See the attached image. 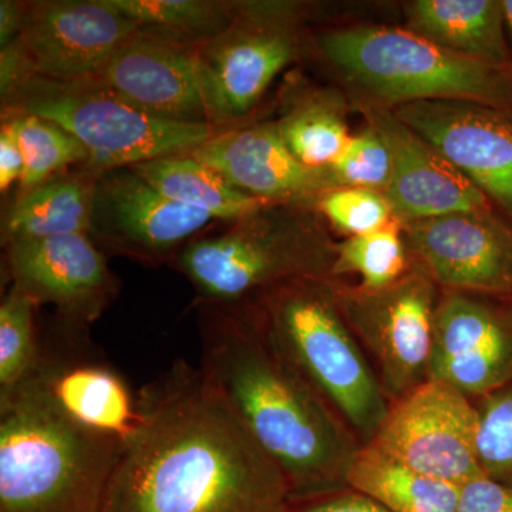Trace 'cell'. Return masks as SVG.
<instances>
[{"label":"cell","instance_id":"obj_1","mask_svg":"<svg viewBox=\"0 0 512 512\" xmlns=\"http://www.w3.org/2000/svg\"><path fill=\"white\" fill-rule=\"evenodd\" d=\"M101 512H288L291 490L201 370L141 393Z\"/></svg>","mask_w":512,"mask_h":512},{"label":"cell","instance_id":"obj_2","mask_svg":"<svg viewBox=\"0 0 512 512\" xmlns=\"http://www.w3.org/2000/svg\"><path fill=\"white\" fill-rule=\"evenodd\" d=\"M195 306L201 373L284 474L292 501L348 488L362 441L275 348L251 301Z\"/></svg>","mask_w":512,"mask_h":512},{"label":"cell","instance_id":"obj_3","mask_svg":"<svg viewBox=\"0 0 512 512\" xmlns=\"http://www.w3.org/2000/svg\"><path fill=\"white\" fill-rule=\"evenodd\" d=\"M121 448L67 417L37 370L0 396V512H101Z\"/></svg>","mask_w":512,"mask_h":512},{"label":"cell","instance_id":"obj_4","mask_svg":"<svg viewBox=\"0 0 512 512\" xmlns=\"http://www.w3.org/2000/svg\"><path fill=\"white\" fill-rule=\"evenodd\" d=\"M249 301L275 348L357 439L370 443L390 400L340 312L333 282L292 279Z\"/></svg>","mask_w":512,"mask_h":512},{"label":"cell","instance_id":"obj_5","mask_svg":"<svg viewBox=\"0 0 512 512\" xmlns=\"http://www.w3.org/2000/svg\"><path fill=\"white\" fill-rule=\"evenodd\" d=\"M316 43L356 93V104L393 110L417 101L458 100L512 110V64L457 55L389 26L328 30Z\"/></svg>","mask_w":512,"mask_h":512},{"label":"cell","instance_id":"obj_6","mask_svg":"<svg viewBox=\"0 0 512 512\" xmlns=\"http://www.w3.org/2000/svg\"><path fill=\"white\" fill-rule=\"evenodd\" d=\"M336 244L312 204H265L198 235L174 259L198 301L238 302L292 279L332 281Z\"/></svg>","mask_w":512,"mask_h":512},{"label":"cell","instance_id":"obj_7","mask_svg":"<svg viewBox=\"0 0 512 512\" xmlns=\"http://www.w3.org/2000/svg\"><path fill=\"white\" fill-rule=\"evenodd\" d=\"M33 114L55 121L90 154L89 167L109 171L188 153L222 128L160 119L121 99L97 77L59 82L35 76L2 101V117Z\"/></svg>","mask_w":512,"mask_h":512},{"label":"cell","instance_id":"obj_8","mask_svg":"<svg viewBox=\"0 0 512 512\" xmlns=\"http://www.w3.org/2000/svg\"><path fill=\"white\" fill-rule=\"evenodd\" d=\"M306 5L289 0H241L229 28L198 47V72L208 120L245 123L266 90L302 52Z\"/></svg>","mask_w":512,"mask_h":512},{"label":"cell","instance_id":"obj_9","mask_svg":"<svg viewBox=\"0 0 512 512\" xmlns=\"http://www.w3.org/2000/svg\"><path fill=\"white\" fill-rule=\"evenodd\" d=\"M332 282L340 312L390 403L427 382L443 293L439 286L414 265L396 284L380 291Z\"/></svg>","mask_w":512,"mask_h":512},{"label":"cell","instance_id":"obj_10","mask_svg":"<svg viewBox=\"0 0 512 512\" xmlns=\"http://www.w3.org/2000/svg\"><path fill=\"white\" fill-rule=\"evenodd\" d=\"M477 419L474 400L429 379L390 403L367 444L421 474L463 487L484 477L477 458Z\"/></svg>","mask_w":512,"mask_h":512},{"label":"cell","instance_id":"obj_11","mask_svg":"<svg viewBox=\"0 0 512 512\" xmlns=\"http://www.w3.org/2000/svg\"><path fill=\"white\" fill-rule=\"evenodd\" d=\"M214 218L168 200L130 167L101 171L90 238L106 255L148 266L171 265Z\"/></svg>","mask_w":512,"mask_h":512},{"label":"cell","instance_id":"obj_12","mask_svg":"<svg viewBox=\"0 0 512 512\" xmlns=\"http://www.w3.org/2000/svg\"><path fill=\"white\" fill-rule=\"evenodd\" d=\"M414 266L441 291L512 299V222L498 211L403 224Z\"/></svg>","mask_w":512,"mask_h":512},{"label":"cell","instance_id":"obj_13","mask_svg":"<svg viewBox=\"0 0 512 512\" xmlns=\"http://www.w3.org/2000/svg\"><path fill=\"white\" fill-rule=\"evenodd\" d=\"M5 251L10 285L37 306H55L67 328H89L119 295V279L89 234L30 239Z\"/></svg>","mask_w":512,"mask_h":512},{"label":"cell","instance_id":"obj_14","mask_svg":"<svg viewBox=\"0 0 512 512\" xmlns=\"http://www.w3.org/2000/svg\"><path fill=\"white\" fill-rule=\"evenodd\" d=\"M430 379L471 400L512 382V299L443 291L436 313Z\"/></svg>","mask_w":512,"mask_h":512},{"label":"cell","instance_id":"obj_15","mask_svg":"<svg viewBox=\"0 0 512 512\" xmlns=\"http://www.w3.org/2000/svg\"><path fill=\"white\" fill-rule=\"evenodd\" d=\"M393 113L437 148L512 222V110L434 100L403 104Z\"/></svg>","mask_w":512,"mask_h":512},{"label":"cell","instance_id":"obj_16","mask_svg":"<svg viewBox=\"0 0 512 512\" xmlns=\"http://www.w3.org/2000/svg\"><path fill=\"white\" fill-rule=\"evenodd\" d=\"M137 32L107 0H33L20 39L37 76L73 82L99 76Z\"/></svg>","mask_w":512,"mask_h":512},{"label":"cell","instance_id":"obj_17","mask_svg":"<svg viewBox=\"0 0 512 512\" xmlns=\"http://www.w3.org/2000/svg\"><path fill=\"white\" fill-rule=\"evenodd\" d=\"M383 137L392 156V177L383 194L402 224L454 214L497 211L476 185L393 110L356 104Z\"/></svg>","mask_w":512,"mask_h":512},{"label":"cell","instance_id":"obj_18","mask_svg":"<svg viewBox=\"0 0 512 512\" xmlns=\"http://www.w3.org/2000/svg\"><path fill=\"white\" fill-rule=\"evenodd\" d=\"M190 153L265 204L315 205L323 192L336 188L329 170H312L292 156L276 121L222 128Z\"/></svg>","mask_w":512,"mask_h":512},{"label":"cell","instance_id":"obj_19","mask_svg":"<svg viewBox=\"0 0 512 512\" xmlns=\"http://www.w3.org/2000/svg\"><path fill=\"white\" fill-rule=\"evenodd\" d=\"M97 79L121 99L160 119L211 124L202 97L198 47L137 32Z\"/></svg>","mask_w":512,"mask_h":512},{"label":"cell","instance_id":"obj_20","mask_svg":"<svg viewBox=\"0 0 512 512\" xmlns=\"http://www.w3.org/2000/svg\"><path fill=\"white\" fill-rule=\"evenodd\" d=\"M50 396L67 417L101 436L126 444L143 421L141 397L119 373L96 362L52 363L39 369Z\"/></svg>","mask_w":512,"mask_h":512},{"label":"cell","instance_id":"obj_21","mask_svg":"<svg viewBox=\"0 0 512 512\" xmlns=\"http://www.w3.org/2000/svg\"><path fill=\"white\" fill-rule=\"evenodd\" d=\"M99 174L82 165L18 192L3 212L2 247L30 239L89 234Z\"/></svg>","mask_w":512,"mask_h":512},{"label":"cell","instance_id":"obj_22","mask_svg":"<svg viewBox=\"0 0 512 512\" xmlns=\"http://www.w3.org/2000/svg\"><path fill=\"white\" fill-rule=\"evenodd\" d=\"M407 28L457 55L512 64L503 0H413Z\"/></svg>","mask_w":512,"mask_h":512},{"label":"cell","instance_id":"obj_23","mask_svg":"<svg viewBox=\"0 0 512 512\" xmlns=\"http://www.w3.org/2000/svg\"><path fill=\"white\" fill-rule=\"evenodd\" d=\"M345 96L311 84L289 83L282 96L279 134L292 156L312 170H328L352 133Z\"/></svg>","mask_w":512,"mask_h":512},{"label":"cell","instance_id":"obj_24","mask_svg":"<svg viewBox=\"0 0 512 512\" xmlns=\"http://www.w3.org/2000/svg\"><path fill=\"white\" fill-rule=\"evenodd\" d=\"M348 487L390 512H456L461 485L421 474L363 444L353 461Z\"/></svg>","mask_w":512,"mask_h":512},{"label":"cell","instance_id":"obj_25","mask_svg":"<svg viewBox=\"0 0 512 512\" xmlns=\"http://www.w3.org/2000/svg\"><path fill=\"white\" fill-rule=\"evenodd\" d=\"M130 168L168 200L204 212L217 222L238 220L265 205L232 187L190 151L154 158Z\"/></svg>","mask_w":512,"mask_h":512},{"label":"cell","instance_id":"obj_26","mask_svg":"<svg viewBox=\"0 0 512 512\" xmlns=\"http://www.w3.org/2000/svg\"><path fill=\"white\" fill-rule=\"evenodd\" d=\"M136 23L138 32L200 47L234 22L241 0H107Z\"/></svg>","mask_w":512,"mask_h":512},{"label":"cell","instance_id":"obj_27","mask_svg":"<svg viewBox=\"0 0 512 512\" xmlns=\"http://www.w3.org/2000/svg\"><path fill=\"white\" fill-rule=\"evenodd\" d=\"M413 268L412 256L404 241L403 224L397 218L386 227L336 244L332 281L356 276L362 291H380L396 284Z\"/></svg>","mask_w":512,"mask_h":512},{"label":"cell","instance_id":"obj_28","mask_svg":"<svg viewBox=\"0 0 512 512\" xmlns=\"http://www.w3.org/2000/svg\"><path fill=\"white\" fill-rule=\"evenodd\" d=\"M2 121H8L15 131L25 160L18 192L30 190L72 168L89 165L87 148L55 121L33 114H12L2 117Z\"/></svg>","mask_w":512,"mask_h":512},{"label":"cell","instance_id":"obj_29","mask_svg":"<svg viewBox=\"0 0 512 512\" xmlns=\"http://www.w3.org/2000/svg\"><path fill=\"white\" fill-rule=\"evenodd\" d=\"M36 305L10 285L0 302V396L15 390L42 366Z\"/></svg>","mask_w":512,"mask_h":512},{"label":"cell","instance_id":"obj_30","mask_svg":"<svg viewBox=\"0 0 512 512\" xmlns=\"http://www.w3.org/2000/svg\"><path fill=\"white\" fill-rule=\"evenodd\" d=\"M477 458L485 477L512 487V382L476 400Z\"/></svg>","mask_w":512,"mask_h":512},{"label":"cell","instance_id":"obj_31","mask_svg":"<svg viewBox=\"0 0 512 512\" xmlns=\"http://www.w3.org/2000/svg\"><path fill=\"white\" fill-rule=\"evenodd\" d=\"M315 208L346 238L377 231L396 218L386 195L366 188H332L320 195Z\"/></svg>","mask_w":512,"mask_h":512},{"label":"cell","instance_id":"obj_32","mask_svg":"<svg viewBox=\"0 0 512 512\" xmlns=\"http://www.w3.org/2000/svg\"><path fill=\"white\" fill-rule=\"evenodd\" d=\"M328 170L336 187L384 192L392 177V156L379 131L366 123Z\"/></svg>","mask_w":512,"mask_h":512},{"label":"cell","instance_id":"obj_33","mask_svg":"<svg viewBox=\"0 0 512 512\" xmlns=\"http://www.w3.org/2000/svg\"><path fill=\"white\" fill-rule=\"evenodd\" d=\"M456 512H512V487L476 478L461 487Z\"/></svg>","mask_w":512,"mask_h":512},{"label":"cell","instance_id":"obj_34","mask_svg":"<svg viewBox=\"0 0 512 512\" xmlns=\"http://www.w3.org/2000/svg\"><path fill=\"white\" fill-rule=\"evenodd\" d=\"M35 76V67L20 37L0 47V100L15 96Z\"/></svg>","mask_w":512,"mask_h":512},{"label":"cell","instance_id":"obj_35","mask_svg":"<svg viewBox=\"0 0 512 512\" xmlns=\"http://www.w3.org/2000/svg\"><path fill=\"white\" fill-rule=\"evenodd\" d=\"M288 512H390L365 494L343 488L308 500L292 501Z\"/></svg>","mask_w":512,"mask_h":512},{"label":"cell","instance_id":"obj_36","mask_svg":"<svg viewBox=\"0 0 512 512\" xmlns=\"http://www.w3.org/2000/svg\"><path fill=\"white\" fill-rule=\"evenodd\" d=\"M25 171V160L18 138L8 121L0 126V191L5 194L13 185L20 184Z\"/></svg>","mask_w":512,"mask_h":512},{"label":"cell","instance_id":"obj_37","mask_svg":"<svg viewBox=\"0 0 512 512\" xmlns=\"http://www.w3.org/2000/svg\"><path fill=\"white\" fill-rule=\"evenodd\" d=\"M28 2L2 0L0 2V47H5L20 37L25 25Z\"/></svg>","mask_w":512,"mask_h":512},{"label":"cell","instance_id":"obj_38","mask_svg":"<svg viewBox=\"0 0 512 512\" xmlns=\"http://www.w3.org/2000/svg\"><path fill=\"white\" fill-rule=\"evenodd\" d=\"M504 12H505V23H507V32L511 37L512 43V0H503Z\"/></svg>","mask_w":512,"mask_h":512}]
</instances>
